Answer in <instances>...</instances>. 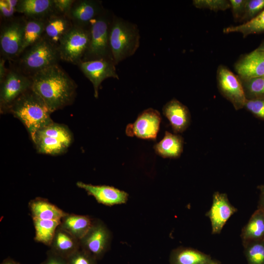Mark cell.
Wrapping results in <instances>:
<instances>
[{"mask_svg":"<svg viewBox=\"0 0 264 264\" xmlns=\"http://www.w3.org/2000/svg\"><path fill=\"white\" fill-rule=\"evenodd\" d=\"M31 78V88L52 112L72 104L74 101L77 84L58 64L38 72Z\"/></svg>","mask_w":264,"mask_h":264,"instance_id":"obj_1","label":"cell"},{"mask_svg":"<svg viewBox=\"0 0 264 264\" xmlns=\"http://www.w3.org/2000/svg\"><path fill=\"white\" fill-rule=\"evenodd\" d=\"M9 112L23 124L32 140L39 130L53 122L52 112L31 88L15 101Z\"/></svg>","mask_w":264,"mask_h":264,"instance_id":"obj_2","label":"cell"},{"mask_svg":"<svg viewBox=\"0 0 264 264\" xmlns=\"http://www.w3.org/2000/svg\"><path fill=\"white\" fill-rule=\"evenodd\" d=\"M61 61L58 47L44 37L26 48L10 65L31 77L38 72Z\"/></svg>","mask_w":264,"mask_h":264,"instance_id":"obj_3","label":"cell"},{"mask_svg":"<svg viewBox=\"0 0 264 264\" xmlns=\"http://www.w3.org/2000/svg\"><path fill=\"white\" fill-rule=\"evenodd\" d=\"M136 24L113 15L110 33L111 57L115 65L132 56L140 46Z\"/></svg>","mask_w":264,"mask_h":264,"instance_id":"obj_4","label":"cell"},{"mask_svg":"<svg viewBox=\"0 0 264 264\" xmlns=\"http://www.w3.org/2000/svg\"><path fill=\"white\" fill-rule=\"evenodd\" d=\"M73 140L72 133L67 126L53 121L39 130L32 141L38 153L57 155L66 153Z\"/></svg>","mask_w":264,"mask_h":264,"instance_id":"obj_5","label":"cell"},{"mask_svg":"<svg viewBox=\"0 0 264 264\" xmlns=\"http://www.w3.org/2000/svg\"><path fill=\"white\" fill-rule=\"evenodd\" d=\"M112 18L109 11L104 9L91 22L89 44L82 61L100 59L113 61L110 46V33Z\"/></svg>","mask_w":264,"mask_h":264,"instance_id":"obj_6","label":"cell"},{"mask_svg":"<svg viewBox=\"0 0 264 264\" xmlns=\"http://www.w3.org/2000/svg\"><path fill=\"white\" fill-rule=\"evenodd\" d=\"M25 25L23 16H15L3 21L0 30L1 57L12 62L21 53Z\"/></svg>","mask_w":264,"mask_h":264,"instance_id":"obj_7","label":"cell"},{"mask_svg":"<svg viewBox=\"0 0 264 264\" xmlns=\"http://www.w3.org/2000/svg\"><path fill=\"white\" fill-rule=\"evenodd\" d=\"M90 37V28L73 25L58 47L60 60L78 66L88 50Z\"/></svg>","mask_w":264,"mask_h":264,"instance_id":"obj_8","label":"cell"},{"mask_svg":"<svg viewBox=\"0 0 264 264\" xmlns=\"http://www.w3.org/2000/svg\"><path fill=\"white\" fill-rule=\"evenodd\" d=\"M31 77L28 76L10 65L7 73L0 82V111L9 112L15 101L23 93L31 88Z\"/></svg>","mask_w":264,"mask_h":264,"instance_id":"obj_9","label":"cell"},{"mask_svg":"<svg viewBox=\"0 0 264 264\" xmlns=\"http://www.w3.org/2000/svg\"><path fill=\"white\" fill-rule=\"evenodd\" d=\"M111 235L110 230L101 220L94 219L93 223L80 240V248L97 260L103 258L110 246Z\"/></svg>","mask_w":264,"mask_h":264,"instance_id":"obj_10","label":"cell"},{"mask_svg":"<svg viewBox=\"0 0 264 264\" xmlns=\"http://www.w3.org/2000/svg\"><path fill=\"white\" fill-rule=\"evenodd\" d=\"M218 88L236 110L244 107L247 100L242 81L231 71L220 66L217 71Z\"/></svg>","mask_w":264,"mask_h":264,"instance_id":"obj_11","label":"cell"},{"mask_svg":"<svg viewBox=\"0 0 264 264\" xmlns=\"http://www.w3.org/2000/svg\"><path fill=\"white\" fill-rule=\"evenodd\" d=\"M161 120L160 114L157 110L149 108L143 111L134 123L127 125L126 133L129 136L155 140Z\"/></svg>","mask_w":264,"mask_h":264,"instance_id":"obj_12","label":"cell"},{"mask_svg":"<svg viewBox=\"0 0 264 264\" xmlns=\"http://www.w3.org/2000/svg\"><path fill=\"white\" fill-rule=\"evenodd\" d=\"M80 69L93 86L94 95L98 97V90L102 82L107 78L119 79L115 64L111 60L100 59L82 61L78 65Z\"/></svg>","mask_w":264,"mask_h":264,"instance_id":"obj_13","label":"cell"},{"mask_svg":"<svg viewBox=\"0 0 264 264\" xmlns=\"http://www.w3.org/2000/svg\"><path fill=\"white\" fill-rule=\"evenodd\" d=\"M237 211L226 194L215 192L211 208L206 214L211 222L212 233L220 234L227 220Z\"/></svg>","mask_w":264,"mask_h":264,"instance_id":"obj_14","label":"cell"},{"mask_svg":"<svg viewBox=\"0 0 264 264\" xmlns=\"http://www.w3.org/2000/svg\"><path fill=\"white\" fill-rule=\"evenodd\" d=\"M104 10L97 0H75L67 16L73 25L90 28L91 22Z\"/></svg>","mask_w":264,"mask_h":264,"instance_id":"obj_15","label":"cell"},{"mask_svg":"<svg viewBox=\"0 0 264 264\" xmlns=\"http://www.w3.org/2000/svg\"><path fill=\"white\" fill-rule=\"evenodd\" d=\"M76 185L93 196L98 203L105 205L124 204L128 200L129 194L127 192L113 186L95 185L82 181L77 182Z\"/></svg>","mask_w":264,"mask_h":264,"instance_id":"obj_16","label":"cell"},{"mask_svg":"<svg viewBox=\"0 0 264 264\" xmlns=\"http://www.w3.org/2000/svg\"><path fill=\"white\" fill-rule=\"evenodd\" d=\"M235 70L242 81L264 76V51L257 48L243 56Z\"/></svg>","mask_w":264,"mask_h":264,"instance_id":"obj_17","label":"cell"},{"mask_svg":"<svg viewBox=\"0 0 264 264\" xmlns=\"http://www.w3.org/2000/svg\"><path fill=\"white\" fill-rule=\"evenodd\" d=\"M73 26L67 15L54 12L44 20L43 37L58 47L62 39Z\"/></svg>","mask_w":264,"mask_h":264,"instance_id":"obj_18","label":"cell"},{"mask_svg":"<svg viewBox=\"0 0 264 264\" xmlns=\"http://www.w3.org/2000/svg\"><path fill=\"white\" fill-rule=\"evenodd\" d=\"M164 115L169 121L174 132H184L189 126L190 114L188 109L181 102L173 99L163 107Z\"/></svg>","mask_w":264,"mask_h":264,"instance_id":"obj_19","label":"cell"},{"mask_svg":"<svg viewBox=\"0 0 264 264\" xmlns=\"http://www.w3.org/2000/svg\"><path fill=\"white\" fill-rule=\"evenodd\" d=\"M16 12L26 18L45 20L55 12L54 0H19Z\"/></svg>","mask_w":264,"mask_h":264,"instance_id":"obj_20","label":"cell"},{"mask_svg":"<svg viewBox=\"0 0 264 264\" xmlns=\"http://www.w3.org/2000/svg\"><path fill=\"white\" fill-rule=\"evenodd\" d=\"M49 247L52 252L66 259L80 248V240L59 225Z\"/></svg>","mask_w":264,"mask_h":264,"instance_id":"obj_21","label":"cell"},{"mask_svg":"<svg viewBox=\"0 0 264 264\" xmlns=\"http://www.w3.org/2000/svg\"><path fill=\"white\" fill-rule=\"evenodd\" d=\"M32 219L44 220H61L67 213L42 198H36L29 202Z\"/></svg>","mask_w":264,"mask_h":264,"instance_id":"obj_22","label":"cell"},{"mask_svg":"<svg viewBox=\"0 0 264 264\" xmlns=\"http://www.w3.org/2000/svg\"><path fill=\"white\" fill-rule=\"evenodd\" d=\"M93 220L88 215L67 213L61 219L60 226L80 240L88 231Z\"/></svg>","mask_w":264,"mask_h":264,"instance_id":"obj_23","label":"cell"},{"mask_svg":"<svg viewBox=\"0 0 264 264\" xmlns=\"http://www.w3.org/2000/svg\"><path fill=\"white\" fill-rule=\"evenodd\" d=\"M183 139L179 135L166 131L164 137L154 145L155 153L163 158L178 157L183 150Z\"/></svg>","mask_w":264,"mask_h":264,"instance_id":"obj_24","label":"cell"},{"mask_svg":"<svg viewBox=\"0 0 264 264\" xmlns=\"http://www.w3.org/2000/svg\"><path fill=\"white\" fill-rule=\"evenodd\" d=\"M212 258L197 249L186 247H179L172 251L170 264H204Z\"/></svg>","mask_w":264,"mask_h":264,"instance_id":"obj_25","label":"cell"},{"mask_svg":"<svg viewBox=\"0 0 264 264\" xmlns=\"http://www.w3.org/2000/svg\"><path fill=\"white\" fill-rule=\"evenodd\" d=\"M242 243L264 240V213L258 209L253 213L242 230Z\"/></svg>","mask_w":264,"mask_h":264,"instance_id":"obj_26","label":"cell"},{"mask_svg":"<svg viewBox=\"0 0 264 264\" xmlns=\"http://www.w3.org/2000/svg\"><path fill=\"white\" fill-rule=\"evenodd\" d=\"M32 220L35 230V241L49 246L61 220Z\"/></svg>","mask_w":264,"mask_h":264,"instance_id":"obj_27","label":"cell"},{"mask_svg":"<svg viewBox=\"0 0 264 264\" xmlns=\"http://www.w3.org/2000/svg\"><path fill=\"white\" fill-rule=\"evenodd\" d=\"M25 18V25L21 53L41 40L44 32V20Z\"/></svg>","mask_w":264,"mask_h":264,"instance_id":"obj_28","label":"cell"},{"mask_svg":"<svg viewBox=\"0 0 264 264\" xmlns=\"http://www.w3.org/2000/svg\"><path fill=\"white\" fill-rule=\"evenodd\" d=\"M264 32V10L255 18L242 24L230 26L223 29L224 33H240L244 37Z\"/></svg>","mask_w":264,"mask_h":264,"instance_id":"obj_29","label":"cell"},{"mask_svg":"<svg viewBox=\"0 0 264 264\" xmlns=\"http://www.w3.org/2000/svg\"><path fill=\"white\" fill-rule=\"evenodd\" d=\"M247 264H264V240L242 243Z\"/></svg>","mask_w":264,"mask_h":264,"instance_id":"obj_30","label":"cell"},{"mask_svg":"<svg viewBox=\"0 0 264 264\" xmlns=\"http://www.w3.org/2000/svg\"><path fill=\"white\" fill-rule=\"evenodd\" d=\"M241 81L247 99L264 98V76Z\"/></svg>","mask_w":264,"mask_h":264,"instance_id":"obj_31","label":"cell"},{"mask_svg":"<svg viewBox=\"0 0 264 264\" xmlns=\"http://www.w3.org/2000/svg\"><path fill=\"white\" fill-rule=\"evenodd\" d=\"M193 4L198 8H206L214 11H224L230 7L229 1L226 0H194Z\"/></svg>","mask_w":264,"mask_h":264,"instance_id":"obj_32","label":"cell"},{"mask_svg":"<svg viewBox=\"0 0 264 264\" xmlns=\"http://www.w3.org/2000/svg\"><path fill=\"white\" fill-rule=\"evenodd\" d=\"M264 10V0H246L242 19L250 21Z\"/></svg>","mask_w":264,"mask_h":264,"instance_id":"obj_33","label":"cell"},{"mask_svg":"<svg viewBox=\"0 0 264 264\" xmlns=\"http://www.w3.org/2000/svg\"><path fill=\"white\" fill-rule=\"evenodd\" d=\"M67 264H97V260L81 248L66 259Z\"/></svg>","mask_w":264,"mask_h":264,"instance_id":"obj_34","label":"cell"},{"mask_svg":"<svg viewBox=\"0 0 264 264\" xmlns=\"http://www.w3.org/2000/svg\"><path fill=\"white\" fill-rule=\"evenodd\" d=\"M19 0H0V13L2 22L13 18L16 12V6Z\"/></svg>","mask_w":264,"mask_h":264,"instance_id":"obj_35","label":"cell"},{"mask_svg":"<svg viewBox=\"0 0 264 264\" xmlns=\"http://www.w3.org/2000/svg\"><path fill=\"white\" fill-rule=\"evenodd\" d=\"M244 107L255 116L264 119V98L247 99Z\"/></svg>","mask_w":264,"mask_h":264,"instance_id":"obj_36","label":"cell"},{"mask_svg":"<svg viewBox=\"0 0 264 264\" xmlns=\"http://www.w3.org/2000/svg\"><path fill=\"white\" fill-rule=\"evenodd\" d=\"M75 0H54L55 12L67 15Z\"/></svg>","mask_w":264,"mask_h":264,"instance_id":"obj_37","label":"cell"},{"mask_svg":"<svg viewBox=\"0 0 264 264\" xmlns=\"http://www.w3.org/2000/svg\"><path fill=\"white\" fill-rule=\"evenodd\" d=\"M229 2L234 17L235 19L242 18L246 0H230Z\"/></svg>","mask_w":264,"mask_h":264,"instance_id":"obj_38","label":"cell"},{"mask_svg":"<svg viewBox=\"0 0 264 264\" xmlns=\"http://www.w3.org/2000/svg\"><path fill=\"white\" fill-rule=\"evenodd\" d=\"M40 264H67L66 259L50 251L46 252L45 259Z\"/></svg>","mask_w":264,"mask_h":264,"instance_id":"obj_39","label":"cell"},{"mask_svg":"<svg viewBox=\"0 0 264 264\" xmlns=\"http://www.w3.org/2000/svg\"><path fill=\"white\" fill-rule=\"evenodd\" d=\"M258 187L260 190V197L257 208L264 213V184L260 185Z\"/></svg>","mask_w":264,"mask_h":264,"instance_id":"obj_40","label":"cell"},{"mask_svg":"<svg viewBox=\"0 0 264 264\" xmlns=\"http://www.w3.org/2000/svg\"><path fill=\"white\" fill-rule=\"evenodd\" d=\"M6 60L0 57V82H2V81L4 78L8 69H7L5 66V64Z\"/></svg>","mask_w":264,"mask_h":264,"instance_id":"obj_41","label":"cell"},{"mask_svg":"<svg viewBox=\"0 0 264 264\" xmlns=\"http://www.w3.org/2000/svg\"><path fill=\"white\" fill-rule=\"evenodd\" d=\"M0 264H20L19 263L14 261L13 260L7 258L4 260Z\"/></svg>","mask_w":264,"mask_h":264,"instance_id":"obj_42","label":"cell"},{"mask_svg":"<svg viewBox=\"0 0 264 264\" xmlns=\"http://www.w3.org/2000/svg\"><path fill=\"white\" fill-rule=\"evenodd\" d=\"M204 264H220V262L217 260L211 259Z\"/></svg>","mask_w":264,"mask_h":264,"instance_id":"obj_43","label":"cell"},{"mask_svg":"<svg viewBox=\"0 0 264 264\" xmlns=\"http://www.w3.org/2000/svg\"><path fill=\"white\" fill-rule=\"evenodd\" d=\"M258 48L264 51V42Z\"/></svg>","mask_w":264,"mask_h":264,"instance_id":"obj_44","label":"cell"}]
</instances>
